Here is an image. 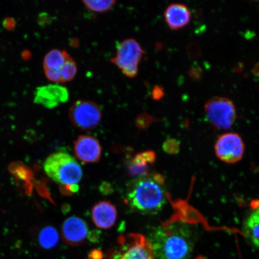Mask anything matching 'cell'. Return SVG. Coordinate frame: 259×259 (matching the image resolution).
<instances>
[{"instance_id": "1", "label": "cell", "mask_w": 259, "mask_h": 259, "mask_svg": "<svg viewBox=\"0 0 259 259\" xmlns=\"http://www.w3.org/2000/svg\"><path fill=\"white\" fill-rule=\"evenodd\" d=\"M157 259H190L195 236L192 228L183 222H173L154 229L148 239Z\"/></svg>"}, {"instance_id": "2", "label": "cell", "mask_w": 259, "mask_h": 259, "mask_svg": "<svg viewBox=\"0 0 259 259\" xmlns=\"http://www.w3.org/2000/svg\"><path fill=\"white\" fill-rule=\"evenodd\" d=\"M164 180L160 174L139 177L130 183L125 202L136 211L155 214L167 202Z\"/></svg>"}, {"instance_id": "3", "label": "cell", "mask_w": 259, "mask_h": 259, "mask_svg": "<svg viewBox=\"0 0 259 259\" xmlns=\"http://www.w3.org/2000/svg\"><path fill=\"white\" fill-rule=\"evenodd\" d=\"M45 173L60 187L77 184L82 178V170L76 160L69 154L57 152L45 160Z\"/></svg>"}, {"instance_id": "4", "label": "cell", "mask_w": 259, "mask_h": 259, "mask_svg": "<svg viewBox=\"0 0 259 259\" xmlns=\"http://www.w3.org/2000/svg\"><path fill=\"white\" fill-rule=\"evenodd\" d=\"M118 247L109 251L108 259H154L153 248L144 236L128 234L119 236Z\"/></svg>"}, {"instance_id": "5", "label": "cell", "mask_w": 259, "mask_h": 259, "mask_svg": "<svg viewBox=\"0 0 259 259\" xmlns=\"http://www.w3.org/2000/svg\"><path fill=\"white\" fill-rule=\"evenodd\" d=\"M144 54L143 49L134 38H127L118 44L115 57L111 59L123 74L128 77L137 76L139 64Z\"/></svg>"}, {"instance_id": "6", "label": "cell", "mask_w": 259, "mask_h": 259, "mask_svg": "<svg viewBox=\"0 0 259 259\" xmlns=\"http://www.w3.org/2000/svg\"><path fill=\"white\" fill-rule=\"evenodd\" d=\"M69 118L74 127L83 131H93L102 118L99 106L90 100H77L69 110Z\"/></svg>"}, {"instance_id": "7", "label": "cell", "mask_w": 259, "mask_h": 259, "mask_svg": "<svg viewBox=\"0 0 259 259\" xmlns=\"http://www.w3.org/2000/svg\"><path fill=\"white\" fill-rule=\"evenodd\" d=\"M205 112L213 127L229 129L234 124L236 111L234 103L223 97H215L206 103Z\"/></svg>"}, {"instance_id": "8", "label": "cell", "mask_w": 259, "mask_h": 259, "mask_svg": "<svg viewBox=\"0 0 259 259\" xmlns=\"http://www.w3.org/2000/svg\"><path fill=\"white\" fill-rule=\"evenodd\" d=\"M217 157L228 164H235L244 156L245 146L240 136L235 133H228L218 138L215 145Z\"/></svg>"}, {"instance_id": "9", "label": "cell", "mask_w": 259, "mask_h": 259, "mask_svg": "<svg viewBox=\"0 0 259 259\" xmlns=\"http://www.w3.org/2000/svg\"><path fill=\"white\" fill-rule=\"evenodd\" d=\"M69 99V93L66 87L60 84H49L38 87L34 92V102L48 109L56 108Z\"/></svg>"}, {"instance_id": "10", "label": "cell", "mask_w": 259, "mask_h": 259, "mask_svg": "<svg viewBox=\"0 0 259 259\" xmlns=\"http://www.w3.org/2000/svg\"><path fill=\"white\" fill-rule=\"evenodd\" d=\"M74 155L83 163H96L100 159L102 148L100 142L90 135H80L74 142Z\"/></svg>"}, {"instance_id": "11", "label": "cell", "mask_w": 259, "mask_h": 259, "mask_svg": "<svg viewBox=\"0 0 259 259\" xmlns=\"http://www.w3.org/2000/svg\"><path fill=\"white\" fill-rule=\"evenodd\" d=\"M61 234L67 244L78 246L83 244L88 235V226L82 219L71 217L63 223Z\"/></svg>"}, {"instance_id": "12", "label": "cell", "mask_w": 259, "mask_h": 259, "mask_svg": "<svg viewBox=\"0 0 259 259\" xmlns=\"http://www.w3.org/2000/svg\"><path fill=\"white\" fill-rule=\"evenodd\" d=\"M92 217L97 228L108 229L115 225L117 218V210L111 202L101 201L96 203L93 207Z\"/></svg>"}, {"instance_id": "13", "label": "cell", "mask_w": 259, "mask_h": 259, "mask_svg": "<svg viewBox=\"0 0 259 259\" xmlns=\"http://www.w3.org/2000/svg\"><path fill=\"white\" fill-rule=\"evenodd\" d=\"M164 16L171 30H178L190 23L192 14L185 5L173 3L166 8Z\"/></svg>"}, {"instance_id": "14", "label": "cell", "mask_w": 259, "mask_h": 259, "mask_svg": "<svg viewBox=\"0 0 259 259\" xmlns=\"http://www.w3.org/2000/svg\"><path fill=\"white\" fill-rule=\"evenodd\" d=\"M242 232L251 245L259 250V206L246 217L242 225Z\"/></svg>"}, {"instance_id": "15", "label": "cell", "mask_w": 259, "mask_h": 259, "mask_svg": "<svg viewBox=\"0 0 259 259\" xmlns=\"http://www.w3.org/2000/svg\"><path fill=\"white\" fill-rule=\"evenodd\" d=\"M69 54L67 52L54 49L46 55L44 60V69H60Z\"/></svg>"}, {"instance_id": "16", "label": "cell", "mask_w": 259, "mask_h": 259, "mask_svg": "<svg viewBox=\"0 0 259 259\" xmlns=\"http://www.w3.org/2000/svg\"><path fill=\"white\" fill-rule=\"evenodd\" d=\"M38 242L44 249H52L56 247L59 241V234L53 226H47L42 229L38 234Z\"/></svg>"}, {"instance_id": "17", "label": "cell", "mask_w": 259, "mask_h": 259, "mask_svg": "<svg viewBox=\"0 0 259 259\" xmlns=\"http://www.w3.org/2000/svg\"><path fill=\"white\" fill-rule=\"evenodd\" d=\"M77 72V65L70 55L60 68L61 83L72 81L75 77Z\"/></svg>"}, {"instance_id": "18", "label": "cell", "mask_w": 259, "mask_h": 259, "mask_svg": "<svg viewBox=\"0 0 259 259\" xmlns=\"http://www.w3.org/2000/svg\"><path fill=\"white\" fill-rule=\"evenodd\" d=\"M82 2L87 9L96 13L108 12L115 6L116 3V2L113 0H100V1L85 0Z\"/></svg>"}, {"instance_id": "19", "label": "cell", "mask_w": 259, "mask_h": 259, "mask_svg": "<svg viewBox=\"0 0 259 259\" xmlns=\"http://www.w3.org/2000/svg\"><path fill=\"white\" fill-rule=\"evenodd\" d=\"M156 159L155 154L153 151H147L139 153L130 161L135 166L141 168H149V164H153Z\"/></svg>"}, {"instance_id": "20", "label": "cell", "mask_w": 259, "mask_h": 259, "mask_svg": "<svg viewBox=\"0 0 259 259\" xmlns=\"http://www.w3.org/2000/svg\"><path fill=\"white\" fill-rule=\"evenodd\" d=\"M187 54L191 58H198L202 55V48L196 41L191 42L187 47Z\"/></svg>"}, {"instance_id": "21", "label": "cell", "mask_w": 259, "mask_h": 259, "mask_svg": "<svg viewBox=\"0 0 259 259\" xmlns=\"http://www.w3.org/2000/svg\"><path fill=\"white\" fill-rule=\"evenodd\" d=\"M154 121L153 116L144 113L139 115L137 119H136V124L138 127L141 129L147 128L150 126Z\"/></svg>"}, {"instance_id": "22", "label": "cell", "mask_w": 259, "mask_h": 259, "mask_svg": "<svg viewBox=\"0 0 259 259\" xmlns=\"http://www.w3.org/2000/svg\"><path fill=\"white\" fill-rule=\"evenodd\" d=\"M45 75L47 79L56 83H61L60 69H44Z\"/></svg>"}, {"instance_id": "23", "label": "cell", "mask_w": 259, "mask_h": 259, "mask_svg": "<svg viewBox=\"0 0 259 259\" xmlns=\"http://www.w3.org/2000/svg\"><path fill=\"white\" fill-rule=\"evenodd\" d=\"M188 74L190 78L194 80L199 81L203 77V70L198 64H194L189 70Z\"/></svg>"}, {"instance_id": "24", "label": "cell", "mask_w": 259, "mask_h": 259, "mask_svg": "<svg viewBox=\"0 0 259 259\" xmlns=\"http://www.w3.org/2000/svg\"><path fill=\"white\" fill-rule=\"evenodd\" d=\"M61 192L64 195L69 196L72 195L74 193H76L79 190V186L77 184H73V185H68L66 186L60 187Z\"/></svg>"}, {"instance_id": "25", "label": "cell", "mask_w": 259, "mask_h": 259, "mask_svg": "<svg viewBox=\"0 0 259 259\" xmlns=\"http://www.w3.org/2000/svg\"><path fill=\"white\" fill-rule=\"evenodd\" d=\"M151 96L155 101H158L164 96V89L159 85L155 86L152 90Z\"/></svg>"}, {"instance_id": "26", "label": "cell", "mask_w": 259, "mask_h": 259, "mask_svg": "<svg viewBox=\"0 0 259 259\" xmlns=\"http://www.w3.org/2000/svg\"><path fill=\"white\" fill-rule=\"evenodd\" d=\"M16 22L14 18L9 17L6 18L3 21V26L6 30L12 31L16 27Z\"/></svg>"}, {"instance_id": "27", "label": "cell", "mask_w": 259, "mask_h": 259, "mask_svg": "<svg viewBox=\"0 0 259 259\" xmlns=\"http://www.w3.org/2000/svg\"><path fill=\"white\" fill-rule=\"evenodd\" d=\"M51 22V19L50 15L46 13H41L38 16V23L41 27H45L48 24H50Z\"/></svg>"}, {"instance_id": "28", "label": "cell", "mask_w": 259, "mask_h": 259, "mask_svg": "<svg viewBox=\"0 0 259 259\" xmlns=\"http://www.w3.org/2000/svg\"><path fill=\"white\" fill-rule=\"evenodd\" d=\"M178 148V142L175 139H168L163 145V149L167 153L170 152L171 149H176Z\"/></svg>"}, {"instance_id": "29", "label": "cell", "mask_w": 259, "mask_h": 259, "mask_svg": "<svg viewBox=\"0 0 259 259\" xmlns=\"http://www.w3.org/2000/svg\"><path fill=\"white\" fill-rule=\"evenodd\" d=\"M100 192L105 194V195H108V194L112 193L113 191L111 184L105 182L101 184V186L100 187Z\"/></svg>"}, {"instance_id": "30", "label": "cell", "mask_w": 259, "mask_h": 259, "mask_svg": "<svg viewBox=\"0 0 259 259\" xmlns=\"http://www.w3.org/2000/svg\"><path fill=\"white\" fill-rule=\"evenodd\" d=\"M100 232L97 231H93L89 234V239L90 241L96 242L98 239Z\"/></svg>"}, {"instance_id": "31", "label": "cell", "mask_w": 259, "mask_h": 259, "mask_svg": "<svg viewBox=\"0 0 259 259\" xmlns=\"http://www.w3.org/2000/svg\"><path fill=\"white\" fill-rule=\"evenodd\" d=\"M252 72L255 77H259V62L254 65Z\"/></svg>"}, {"instance_id": "32", "label": "cell", "mask_w": 259, "mask_h": 259, "mask_svg": "<svg viewBox=\"0 0 259 259\" xmlns=\"http://www.w3.org/2000/svg\"><path fill=\"white\" fill-rule=\"evenodd\" d=\"M30 55L31 53H29L28 51H25L24 53L22 54V58H24V59H26V58H27V59H28L29 58H30Z\"/></svg>"}]
</instances>
